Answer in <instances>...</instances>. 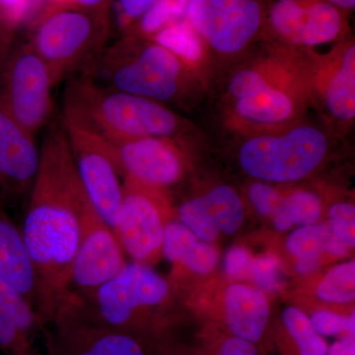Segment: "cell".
Instances as JSON below:
<instances>
[{"label": "cell", "mask_w": 355, "mask_h": 355, "mask_svg": "<svg viewBox=\"0 0 355 355\" xmlns=\"http://www.w3.org/2000/svg\"><path fill=\"white\" fill-rule=\"evenodd\" d=\"M158 190L125 178L114 230L123 252L132 261L144 265L163 249L165 229L169 223H165L164 207Z\"/></svg>", "instance_id": "13"}, {"label": "cell", "mask_w": 355, "mask_h": 355, "mask_svg": "<svg viewBox=\"0 0 355 355\" xmlns=\"http://www.w3.org/2000/svg\"><path fill=\"white\" fill-rule=\"evenodd\" d=\"M270 318L265 293L256 287L232 284L225 292V319L229 330L237 338L258 343Z\"/></svg>", "instance_id": "20"}, {"label": "cell", "mask_w": 355, "mask_h": 355, "mask_svg": "<svg viewBox=\"0 0 355 355\" xmlns=\"http://www.w3.org/2000/svg\"><path fill=\"white\" fill-rule=\"evenodd\" d=\"M331 231L349 247H354L355 207L352 203H336L329 211Z\"/></svg>", "instance_id": "32"}, {"label": "cell", "mask_w": 355, "mask_h": 355, "mask_svg": "<svg viewBox=\"0 0 355 355\" xmlns=\"http://www.w3.org/2000/svg\"><path fill=\"white\" fill-rule=\"evenodd\" d=\"M12 31L13 30L10 29L4 23V21L0 18V49L9 43V41H10V34Z\"/></svg>", "instance_id": "42"}, {"label": "cell", "mask_w": 355, "mask_h": 355, "mask_svg": "<svg viewBox=\"0 0 355 355\" xmlns=\"http://www.w3.org/2000/svg\"><path fill=\"white\" fill-rule=\"evenodd\" d=\"M102 139L119 173L128 179L162 189L178 183L183 176V158L172 139L146 137Z\"/></svg>", "instance_id": "14"}, {"label": "cell", "mask_w": 355, "mask_h": 355, "mask_svg": "<svg viewBox=\"0 0 355 355\" xmlns=\"http://www.w3.org/2000/svg\"><path fill=\"white\" fill-rule=\"evenodd\" d=\"M114 0H71L70 6H76L92 12L109 16Z\"/></svg>", "instance_id": "39"}, {"label": "cell", "mask_w": 355, "mask_h": 355, "mask_svg": "<svg viewBox=\"0 0 355 355\" xmlns=\"http://www.w3.org/2000/svg\"><path fill=\"white\" fill-rule=\"evenodd\" d=\"M70 4L71 0H28L25 22L26 19H29L31 22L35 18L51 9L70 6Z\"/></svg>", "instance_id": "37"}, {"label": "cell", "mask_w": 355, "mask_h": 355, "mask_svg": "<svg viewBox=\"0 0 355 355\" xmlns=\"http://www.w3.org/2000/svg\"><path fill=\"white\" fill-rule=\"evenodd\" d=\"M0 275L34 308L44 321V300L22 232L0 203Z\"/></svg>", "instance_id": "17"}, {"label": "cell", "mask_w": 355, "mask_h": 355, "mask_svg": "<svg viewBox=\"0 0 355 355\" xmlns=\"http://www.w3.org/2000/svg\"><path fill=\"white\" fill-rule=\"evenodd\" d=\"M169 292V284L150 266L130 261L85 297L103 323L127 334L140 311L162 304Z\"/></svg>", "instance_id": "10"}, {"label": "cell", "mask_w": 355, "mask_h": 355, "mask_svg": "<svg viewBox=\"0 0 355 355\" xmlns=\"http://www.w3.org/2000/svg\"><path fill=\"white\" fill-rule=\"evenodd\" d=\"M42 324L24 296L0 275V347L9 355H39L34 342Z\"/></svg>", "instance_id": "18"}, {"label": "cell", "mask_w": 355, "mask_h": 355, "mask_svg": "<svg viewBox=\"0 0 355 355\" xmlns=\"http://www.w3.org/2000/svg\"><path fill=\"white\" fill-rule=\"evenodd\" d=\"M179 218L181 223L203 242L214 241L220 234L205 214L200 198L184 202L179 209Z\"/></svg>", "instance_id": "29"}, {"label": "cell", "mask_w": 355, "mask_h": 355, "mask_svg": "<svg viewBox=\"0 0 355 355\" xmlns=\"http://www.w3.org/2000/svg\"><path fill=\"white\" fill-rule=\"evenodd\" d=\"M191 0H156L137 22L121 35L153 39L175 23L186 19Z\"/></svg>", "instance_id": "25"}, {"label": "cell", "mask_w": 355, "mask_h": 355, "mask_svg": "<svg viewBox=\"0 0 355 355\" xmlns=\"http://www.w3.org/2000/svg\"><path fill=\"white\" fill-rule=\"evenodd\" d=\"M6 55L0 111L35 135L48 123L53 112L55 84L50 70L27 40L14 44Z\"/></svg>", "instance_id": "7"}, {"label": "cell", "mask_w": 355, "mask_h": 355, "mask_svg": "<svg viewBox=\"0 0 355 355\" xmlns=\"http://www.w3.org/2000/svg\"><path fill=\"white\" fill-rule=\"evenodd\" d=\"M127 263L113 229L92 207L84 221L83 236L72 263L70 288L74 286L78 293L90 295L116 277Z\"/></svg>", "instance_id": "16"}, {"label": "cell", "mask_w": 355, "mask_h": 355, "mask_svg": "<svg viewBox=\"0 0 355 355\" xmlns=\"http://www.w3.org/2000/svg\"><path fill=\"white\" fill-rule=\"evenodd\" d=\"M249 198L254 207L263 216H273L282 198L272 187L263 183H254L250 187Z\"/></svg>", "instance_id": "34"}, {"label": "cell", "mask_w": 355, "mask_h": 355, "mask_svg": "<svg viewBox=\"0 0 355 355\" xmlns=\"http://www.w3.org/2000/svg\"><path fill=\"white\" fill-rule=\"evenodd\" d=\"M322 212L320 198L311 191H297L282 200L273 214L275 227L288 230L293 226L313 225L319 220Z\"/></svg>", "instance_id": "26"}, {"label": "cell", "mask_w": 355, "mask_h": 355, "mask_svg": "<svg viewBox=\"0 0 355 355\" xmlns=\"http://www.w3.org/2000/svg\"><path fill=\"white\" fill-rule=\"evenodd\" d=\"M345 14L328 0H268L263 35L287 48H313L343 37Z\"/></svg>", "instance_id": "11"}, {"label": "cell", "mask_w": 355, "mask_h": 355, "mask_svg": "<svg viewBox=\"0 0 355 355\" xmlns=\"http://www.w3.org/2000/svg\"><path fill=\"white\" fill-rule=\"evenodd\" d=\"M92 207L79 179L64 123L53 120L40 149L38 171L21 229L43 294L44 321L69 291L72 263Z\"/></svg>", "instance_id": "1"}, {"label": "cell", "mask_w": 355, "mask_h": 355, "mask_svg": "<svg viewBox=\"0 0 355 355\" xmlns=\"http://www.w3.org/2000/svg\"><path fill=\"white\" fill-rule=\"evenodd\" d=\"M289 253L298 259L318 257L328 253L335 257H343L349 253V247L340 242L324 225H309L294 231L286 242Z\"/></svg>", "instance_id": "24"}, {"label": "cell", "mask_w": 355, "mask_h": 355, "mask_svg": "<svg viewBox=\"0 0 355 355\" xmlns=\"http://www.w3.org/2000/svg\"><path fill=\"white\" fill-rule=\"evenodd\" d=\"M270 53L236 71L228 94L240 121L273 130L300 118L312 97L304 60L287 46Z\"/></svg>", "instance_id": "2"}, {"label": "cell", "mask_w": 355, "mask_h": 355, "mask_svg": "<svg viewBox=\"0 0 355 355\" xmlns=\"http://www.w3.org/2000/svg\"><path fill=\"white\" fill-rule=\"evenodd\" d=\"M150 40L171 51L193 73L202 64L207 50L202 38L187 19L165 28Z\"/></svg>", "instance_id": "23"}, {"label": "cell", "mask_w": 355, "mask_h": 355, "mask_svg": "<svg viewBox=\"0 0 355 355\" xmlns=\"http://www.w3.org/2000/svg\"><path fill=\"white\" fill-rule=\"evenodd\" d=\"M317 296L331 303H349L355 298V263L331 268L317 287Z\"/></svg>", "instance_id": "28"}, {"label": "cell", "mask_w": 355, "mask_h": 355, "mask_svg": "<svg viewBox=\"0 0 355 355\" xmlns=\"http://www.w3.org/2000/svg\"><path fill=\"white\" fill-rule=\"evenodd\" d=\"M200 198L205 214L219 232L233 234L244 221L241 198L232 187L220 184Z\"/></svg>", "instance_id": "22"}, {"label": "cell", "mask_w": 355, "mask_h": 355, "mask_svg": "<svg viewBox=\"0 0 355 355\" xmlns=\"http://www.w3.org/2000/svg\"><path fill=\"white\" fill-rule=\"evenodd\" d=\"M268 0H191L186 19L205 46L224 55L265 34Z\"/></svg>", "instance_id": "9"}, {"label": "cell", "mask_w": 355, "mask_h": 355, "mask_svg": "<svg viewBox=\"0 0 355 355\" xmlns=\"http://www.w3.org/2000/svg\"><path fill=\"white\" fill-rule=\"evenodd\" d=\"M162 252L172 263L198 275L211 272L218 260L216 248L202 241L181 222H169L166 226Z\"/></svg>", "instance_id": "21"}, {"label": "cell", "mask_w": 355, "mask_h": 355, "mask_svg": "<svg viewBox=\"0 0 355 355\" xmlns=\"http://www.w3.org/2000/svg\"><path fill=\"white\" fill-rule=\"evenodd\" d=\"M320 266V258L311 257V258L298 259L297 270L301 273H309L316 270Z\"/></svg>", "instance_id": "41"}, {"label": "cell", "mask_w": 355, "mask_h": 355, "mask_svg": "<svg viewBox=\"0 0 355 355\" xmlns=\"http://www.w3.org/2000/svg\"><path fill=\"white\" fill-rule=\"evenodd\" d=\"M324 133L309 125L284 132L254 135L243 144L240 165L249 176L289 183L303 179L321 164L328 153Z\"/></svg>", "instance_id": "6"}, {"label": "cell", "mask_w": 355, "mask_h": 355, "mask_svg": "<svg viewBox=\"0 0 355 355\" xmlns=\"http://www.w3.org/2000/svg\"><path fill=\"white\" fill-rule=\"evenodd\" d=\"M282 321L286 331L297 345L300 355H327L328 347L326 343L300 310L286 308L282 315Z\"/></svg>", "instance_id": "27"}, {"label": "cell", "mask_w": 355, "mask_h": 355, "mask_svg": "<svg viewBox=\"0 0 355 355\" xmlns=\"http://www.w3.org/2000/svg\"><path fill=\"white\" fill-rule=\"evenodd\" d=\"M28 0H0V18L10 29L25 22Z\"/></svg>", "instance_id": "36"}, {"label": "cell", "mask_w": 355, "mask_h": 355, "mask_svg": "<svg viewBox=\"0 0 355 355\" xmlns=\"http://www.w3.org/2000/svg\"><path fill=\"white\" fill-rule=\"evenodd\" d=\"M83 74L105 87L165 105L184 97L193 72L153 40L121 35Z\"/></svg>", "instance_id": "4"}, {"label": "cell", "mask_w": 355, "mask_h": 355, "mask_svg": "<svg viewBox=\"0 0 355 355\" xmlns=\"http://www.w3.org/2000/svg\"><path fill=\"white\" fill-rule=\"evenodd\" d=\"M156 0H114L110 11L112 29L116 24L121 35L135 24Z\"/></svg>", "instance_id": "31"}, {"label": "cell", "mask_w": 355, "mask_h": 355, "mask_svg": "<svg viewBox=\"0 0 355 355\" xmlns=\"http://www.w3.org/2000/svg\"><path fill=\"white\" fill-rule=\"evenodd\" d=\"M62 120L108 139H173L184 128L181 116L165 105L105 87L84 74L67 84Z\"/></svg>", "instance_id": "3"}, {"label": "cell", "mask_w": 355, "mask_h": 355, "mask_svg": "<svg viewBox=\"0 0 355 355\" xmlns=\"http://www.w3.org/2000/svg\"><path fill=\"white\" fill-rule=\"evenodd\" d=\"M253 261L251 254L244 248H232L226 254V273L233 279H248L251 275Z\"/></svg>", "instance_id": "35"}, {"label": "cell", "mask_w": 355, "mask_h": 355, "mask_svg": "<svg viewBox=\"0 0 355 355\" xmlns=\"http://www.w3.org/2000/svg\"><path fill=\"white\" fill-rule=\"evenodd\" d=\"M50 321L55 323L51 355H146L132 336L103 323L78 292L70 291L58 300Z\"/></svg>", "instance_id": "8"}, {"label": "cell", "mask_w": 355, "mask_h": 355, "mask_svg": "<svg viewBox=\"0 0 355 355\" xmlns=\"http://www.w3.org/2000/svg\"><path fill=\"white\" fill-rule=\"evenodd\" d=\"M312 101L320 102L334 120L349 123L355 116V44L345 40L326 55L305 62Z\"/></svg>", "instance_id": "15"}, {"label": "cell", "mask_w": 355, "mask_h": 355, "mask_svg": "<svg viewBox=\"0 0 355 355\" xmlns=\"http://www.w3.org/2000/svg\"><path fill=\"white\" fill-rule=\"evenodd\" d=\"M29 25L27 41L48 67L55 86L85 73L113 30L109 16L76 6L51 9Z\"/></svg>", "instance_id": "5"}, {"label": "cell", "mask_w": 355, "mask_h": 355, "mask_svg": "<svg viewBox=\"0 0 355 355\" xmlns=\"http://www.w3.org/2000/svg\"><path fill=\"white\" fill-rule=\"evenodd\" d=\"M79 179L97 214L113 230L123 200V183L104 140L62 121Z\"/></svg>", "instance_id": "12"}, {"label": "cell", "mask_w": 355, "mask_h": 355, "mask_svg": "<svg viewBox=\"0 0 355 355\" xmlns=\"http://www.w3.org/2000/svg\"><path fill=\"white\" fill-rule=\"evenodd\" d=\"M250 277L261 291L272 293L279 291L284 282L280 261L275 254H268L253 261Z\"/></svg>", "instance_id": "30"}, {"label": "cell", "mask_w": 355, "mask_h": 355, "mask_svg": "<svg viewBox=\"0 0 355 355\" xmlns=\"http://www.w3.org/2000/svg\"><path fill=\"white\" fill-rule=\"evenodd\" d=\"M218 355H258V352L253 343L235 336L224 342Z\"/></svg>", "instance_id": "38"}, {"label": "cell", "mask_w": 355, "mask_h": 355, "mask_svg": "<svg viewBox=\"0 0 355 355\" xmlns=\"http://www.w3.org/2000/svg\"><path fill=\"white\" fill-rule=\"evenodd\" d=\"M328 1L347 13L354 10L355 0H328Z\"/></svg>", "instance_id": "43"}, {"label": "cell", "mask_w": 355, "mask_h": 355, "mask_svg": "<svg viewBox=\"0 0 355 355\" xmlns=\"http://www.w3.org/2000/svg\"><path fill=\"white\" fill-rule=\"evenodd\" d=\"M39 163L34 135L0 111V179L19 191L31 189Z\"/></svg>", "instance_id": "19"}, {"label": "cell", "mask_w": 355, "mask_h": 355, "mask_svg": "<svg viewBox=\"0 0 355 355\" xmlns=\"http://www.w3.org/2000/svg\"><path fill=\"white\" fill-rule=\"evenodd\" d=\"M327 355H355L354 335L345 336L327 350Z\"/></svg>", "instance_id": "40"}, {"label": "cell", "mask_w": 355, "mask_h": 355, "mask_svg": "<svg viewBox=\"0 0 355 355\" xmlns=\"http://www.w3.org/2000/svg\"><path fill=\"white\" fill-rule=\"evenodd\" d=\"M310 321L315 331L321 335L336 336L343 331H347L349 335H354V312L349 318H345L327 311H320Z\"/></svg>", "instance_id": "33"}]
</instances>
